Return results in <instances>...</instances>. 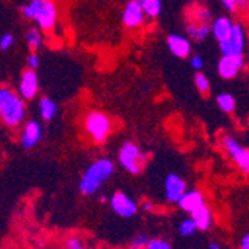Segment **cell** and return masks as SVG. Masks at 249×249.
<instances>
[{
	"label": "cell",
	"instance_id": "cell-5",
	"mask_svg": "<svg viewBox=\"0 0 249 249\" xmlns=\"http://www.w3.org/2000/svg\"><path fill=\"white\" fill-rule=\"evenodd\" d=\"M218 43H219V50L222 55H243L245 47H246V36H245V30L242 24L234 22L229 39L218 42Z\"/></svg>",
	"mask_w": 249,
	"mask_h": 249
},
{
	"label": "cell",
	"instance_id": "cell-33",
	"mask_svg": "<svg viewBox=\"0 0 249 249\" xmlns=\"http://www.w3.org/2000/svg\"><path fill=\"white\" fill-rule=\"evenodd\" d=\"M27 61H29V67H30V69L36 71L37 67H39V57H37V55H36L35 53H32V54L29 55Z\"/></svg>",
	"mask_w": 249,
	"mask_h": 249
},
{
	"label": "cell",
	"instance_id": "cell-11",
	"mask_svg": "<svg viewBox=\"0 0 249 249\" xmlns=\"http://www.w3.org/2000/svg\"><path fill=\"white\" fill-rule=\"evenodd\" d=\"M18 89H19V94L22 96V99L30 100V99L36 97V94L39 91V79H37L36 72L33 69H30V67L21 75Z\"/></svg>",
	"mask_w": 249,
	"mask_h": 249
},
{
	"label": "cell",
	"instance_id": "cell-36",
	"mask_svg": "<svg viewBox=\"0 0 249 249\" xmlns=\"http://www.w3.org/2000/svg\"><path fill=\"white\" fill-rule=\"evenodd\" d=\"M208 249H221V246H219V243H216V242H211L209 246H208Z\"/></svg>",
	"mask_w": 249,
	"mask_h": 249
},
{
	"label": "cell",
	"instance_id": "cell-30",
	"mask_svg": "<svg viewBox=\"0 0 249 249\" xmlns=\"http://www.w3.org/2000/svg\"><path fill=\"white\" fill-rule=\"evenodd\" d=\"M212 14L206 8H197L196 11V21L198 22H211Z\"/></svg>",
	"mask_w": 249,
	"mask_h": 249
},
{
	"label": "cell",
	"instance_id": "cell-21",
	"mask_svg": "<svg viewBox=\"0 0 249 249\" xmlns=\"http://www.w3.org/2000/svg\"><path fill=\"white\" fill-rule=\"evenodd\" d=\"M178 231L182 237H191L193 234H196L198 231V227L193 218H185L184 221H180Z\"/></svg>",
	"mask_w": 249,
	"mask_h": 249
},
{
	"label": "cell",
	"instance_id": "cell-2",
	"mask_svg": "<svg viewBox=\"0 0 249 249\" xmlns=\"http://www.w3.org/2000/svg\"><path fill=\"white\" fill-rule=\"evenodd\" d=\"M26 115V105L22 96L3 87L0 89V117L8 127H18Z\"/></svg>",
	"mask_w": 249,
	"mask_h": 249
},
{
	"label": "cell",
	"instance_id": "cell-4",
	"mask_svg": "<svg viewBox=\"0 0 249 249\" xmlns=\"http://www.w3.org/2000/svg\"><path fill=\"white\" fill-rule=\"evenodd\" d=\"M118 161L120 164L131 175L141 173L145 161H146V154L139 149V146L133 142H125L118 152Z\"/></svg>",
	"mask_w": 249,
	"mask_h": 249
},
{
	"label": "cell",
	"instance_id": "cell-24",
	"mask_svg": "<svg viewBox=\"0 0 249 249\" xmlns=\"http://www.w3.org/2000/svg\"><path fill=\"white\" fill-rule=\"evenodd\" d=\"M26 40H27V45L29 48L36 51L42 47L43 43V39H42V35L37 29H29L27 30V35H26Z\"/></svg>",
	"mask_w": 249,
	"mask_h": 249
},
{
	"label": "cell",
	"instance_id": "cell-20",
	"mask_svg": "<svg viewBox=\"0 0 249 249\" xmlns=\"http://www.w3.org/2000/svg\"><path fill=\"white\" fill-rule=\"evenodd\" d=\"M142 5L145 14L151 18H155L161 12V0H138Z\"/></svg>",
	"mask_w": 249,
	"mask_h": 249
},
{
	"label": "cell",
	"instance_id": "cell-16",
	"mask_svg": "<svg viewBox=\"0 0 249 249\" xmlns=\"http://www.w3.org/2000/svg\"><path fill=\"white\" fill-rule=\"evenodd\" d=\"M234 22L229 17H218L212 22V35L218 42H222L225 39H229L231 29H233Z\"/></svg>",
	"mask_w": 249,
	"mask_h": 249
},
{
	"label": "cell",
	"instance_id": "cell-7",
	"mask_svg": "<svg viewBox=\"0 0 249 249\" xmlns=\"http://www.w3.org/2000/svg\"><path fill=\"white\" fill-rule=\"evenodd\" d=\"M110 208L121 218H131L138 213V203L123 191H117L110 197Z\"/></svg>",
	"mask_w": 249,
	"mask_h": 249
},
{
	"label": "cell",
	"instance_id": "cell-35",
	"mask_svg": "<svg viewBox=\"0 0 249 249\" xmlns=\"http://www.w3.org/2000/svg\"><path fill=\"white\" fill-rule=\"evenodd\" d=\"M142 208L145 209V211H152V208H154V205H152V203L151 201H143V205H142Z\"/></svg>",
	"mask_w": 249,
	"mask_h": 249
},
{
	"label": "cell",
	"instance_id": "cell-10",
	"mask_svg": "<svg viewBox=\"0 0 249 249\" xmlns=\"http://www.w3.org/2000/svg\"><path fill=\"white\" fill-rule=\"evenodd\" d=\"M245 66L243 55H222L218 63V73L224 79L234 78Z\"/></svg>",
	"mask_w": 249,
	"mask_h": 249
},
{
	"label": "cell",
	"instance_id": "cell-8",
	"mask_svg": "<svg viewBox=\"0 0 249 249\" xmlns=\"http://www.w3.org/2000/svg\"><path fill=\"white\" fill-rule=\"evenodd\" d=\"M187 193V182L184 178L176 173H170L164 179V196L170 203H178L184 194Z\"/></svg>",
	"mask_w": 249,
	"mask_h": 249
},
{
	"label": "cell",
	"instance_id": "cell-37",
	"mask_svg": "<svg viewBox=\"0 0 249 249\" xmlns=\"http://www.w3.org/2000/svg\"><path fill=\"white\" fill-rule=\"evenodd\" d=\"M246 6H248V11H249V0H246Z\"/></svg>",
	"mask_w": 249,
	"mask_h": 249
},
{
	"label": "cell",
	"instance_id": "cell-19",
	"mask_svg": "<svg viewBox=\"0 0 249 249\" xmlns=\"http://www.w3.org/2000/svg\"><path fill=\"white\" fill-rule=\"evenodd\" d=\"M39 112H40L42 120L51 121L57 114V105L50 97H43L39 102Z\"/></svg>",
	"mask_w": 249,
	"mask_h": 249
},
{
	"label": "cell",
	"instance_id": "cell-27",
	"mask_svg": "<svg viewBox=\"0 0 249 249\" xmlns=\"http://www.w3.org/2000/svg\"><path fill=\"white\" fill-rule=\"evenodd\" d=\"M64 246H66V249H87V245H85L84 239L79 237V236L67 237L66 242H64Z\"/></svg>",
	"mask_w": 249,
	"mask_h": 249
},
{
	"label": "cell",
	"instance_id": "cell-31",
	"mask_svg": "<svg viewBox=\"0 0 249 249\" xmlns=\"http://www.w3.org/2000/svg\"><path fill=\"white\" fill-rule=\"evenodd\" d=\"M14 45V35L11 33H5L2 37H0V50L2 51H6L9 50Z\"/></svg>",
	"mask_w": 249,
	"mask_h": 249
},
{
	"label": "cell",
	"instance_id": "cell-6",
	"mask_svg": "<svg viewBox=\"0 0 249 249\" xmlns=\"http://www.w3.org/2000/svg\"><path fill=\"white\" fill-rule=\"evenodd\" d=\"M224 148L231 157V160L243 173H249V148H245L233 136H225L222 139Z\"/></svg>",
	"mask_w": 249,
	"mask_h": 249
},
{
	"label": "cell",
	"instance_id": "cell-17",
	"mask_svg": "<svg viewBox=\"0 0 249 249\" xmlns=\"http://www.w3.org/2000/svg\"><path fill=\"white\" fill-rule=\"evenodd\" d=\"M187 33L194 40H205L212 33V24L211 22H190L187 27Z\"/></svg>",
	"mask_w": 249,
	"mask_h": 249
},
{
	"label": "cell",
	"instance_id": "cell-22",
	"mask_svg": "<svg viewBox=\"0 0 249 249\" xmlns=\"http://www.w3.org/2000/svg\"><path fill=\"white\" fill-rule=\"evenodd\" d=\"M43 3H45V0H30L27 5H24V6L21 8V12H22V15H24L26 18L35 19L36 15L39 14V11L42 9Z\"/></svg>",
	"mask_w": 249,
	"mask_h": 249
},
{
	"label": "cell",
	"instance_id": "cell-32",
	"mask_svg": "<svg viewBox=\"0 0 249 249\" xmlns=\"http://www.w3.org/2000/svg\"><path fill=\"white\" fill-rule=\"evenodd\" d=\"M190 63H191V67H193V69L197 71V72H200V71H201V67H203V64H205V61H203V57H201L200 54L193 55V57L190 58Z\"/></svg>",
	"mask_w": 249,
	"mask_h": 249
},
{
	"label": "cell",
	"instance_id": "cell-12",
	"mask_svg": "<svg viewBox=\"0 0 249 249\" xmlns=\"http://www.w3.org/2000/svg\"><path fill=\"white\" fill-rule=\"evenodd\" d=\"M35 21L37 22V26L42 30H45V32L53 30V27L55 26V21H57V6L53 0H45V3H43L42 9L39 11V14L36 15Z\"/></svg>",
	"mask_w": 249,
	"mask_h": 249
},
{
	"label": "cell",
	"instance_id": "cell-28",
	"mask_svg": "<svg viewBox=\"0 0 249 249\" xmlns=\"http://www.w3.org/2000/svg\"><path fill=\"white\" fill-rule=\"evenodd\" d=\"M221 3L229 12H236L237 8H243L246 5V0H221Z\"/></svg>",
	"mask_w": 249,
	"mask_h": 249
},
{
	"label": "cell",
	"instance_id": "cell-25",
	"mask_svg": "<svg viewBox=\"0 0 249 249\" xmlns=\"http://www.w3.org/2000/svg\"><path fill=\"white\" fill-rule=\"evenodd\" d=\"M151 242V237L145 233H139L136 234L131 240H130V245H128V249H146V246L149 245Z\"/></svg>",
	"mask_w": 249,
	"mask_h": 249
},
{
	"label": "cell",
	"instance_id": "cell-29",
	"mask_svg": "<svg viewBox=\"0 0 249 249\" xmlns=\"http://www.w3.org/2000/svg\"><path fill=\"white\" fill-rule=\"evenodd\" d=\"M146 249H172V246H170V243L166 239L157 237V239H151V242L146 246Z\"/></svg>",
	"mask_w": 249,
	"mask_h": 249
},
{
	"label": "cell",
	"instance_id": "cell-34",
	"mask_svg": "<svg viewBox=\"0 0 249 249\" xmlns=\"http://www.w3.org/2000/svg\"><path fill=\"white\" fill-rule=\"evenodd\" d=\"M240 249H249V233L240 239Z\"/></svg>",
	"mask_w": 249,
	"mask_h": 249
},
{
	"label": "cell",
	"instance_id": "cell-15",
	"mask_svg": "<svg viewBox=\"0 0 249 249\" xmlns=\"http://www.w3.org/2000/svg\"><path fill=\"white\" fill-rule=\"evenodd\" d=\"M167 47L170 53L179 58H187L191 53V42L180 35H170L167 37Z\"/></svg>",
	"mask_w": 249,
	"mask_h": 249
},
{
	"label": "cell",
	"instance_id": "cell-18",
	"mask_svg": "<svg viewBox=\"0 0 249 249\" xmlns=\"http://www.w3.org/2000/svg\"><path fill=\"white\" fill-rule=\"evenodd\" d=\"M191 218L196 221L197 224V227L200 231H206L211 229V225L213 224V216H212V212L211 209L205 205V206H201L200 209H197L196 212L191 213Z\"/></svg>",
	"mask_w": 249,
	"mask_h": 249
},
{
	"label": "cell",
	"instance_id": "cell-1",
	"mask_svg": "<svg viewBox=\"0 0 249 249\" xmlns=\"http://www.w3.org/2000/svg\"><path fill=\"white\" fill-rule=\"evenodd\" d=\"M114 172H115L114 161L109 160V158H99V160L89 164L84 172L79 182V191L84 196H94L112 178Z\"/></svg>",
	"mask_w": 249,
	"mask_h": 249
},
{
	"label": "cell",
	"instance_id": "cell-3",
	"mask_svg": "<svg viewBox=\"0 0 249 249\" xmlns=\"http://www.w3.org/2000/svg\"><path fill=\"white\" fill-rule=\"evenodd\" d=\"M85 130L88 136L91 138L96 143H103L112 131V123L110 118L99 110L88 112L85 120H84Z\"/></svg>",
	"mask_w": 249,
	"mask_h": 249
},
{
	"label": "cell",
	"instance_id": "cell-26",
	"mask_svg": "<svg viewBox=\"0 0 249 249\" xmlns=\"http://www.w3.org/2000/svg\"><path fill=\"white\" fill-rule=\"evenodd\" d=\"M194 84H196V88L198 89L200 94H208L209 89H211V84H209V79L203 75V73H196L194 76Z\"/></svg>",
	"mask_w": 249,
	"mask_h": 249
},
{
	"label": "cell",
	"instance_id": "cell-23",
	"mask_svg": "<svg viewBox=\"0 0 249 249\" xmlns=\"http://www.w3.org/2000/svg\"><path fill=\"white\" fill-rule=\"evenodd\" d=\"M216 103H218L219 109L224 110V112H233L234 107H236V100L229 93H221V94H218L216 96Z\"/></svg>",
	"mask_w": 249,
	"mask_h": 249
},
{
	"label": "cell",
	"instance_id": "cell-9",
	"mask_svg": "<svg viewBox=\"0 0 249 249\" xmlns=\"http://www.w3.org/2000/svg\"><path fill=\"white\" fill-rule=\"evenodd\" d=\"M145 11L138 0H130L123 11V22L128 29H138L145 21Z\"/></svg>",
	"mask_w": 249,
	"mask_h": 249
},
{
	"label": "cell",
	"instance_id": "cell-13",
	"mask_svg": "<svg viewBox=\"0 0 249 249\" xmlns=\"http://www.w3.org/2000/svg\"><path fill=\"white\" fill-rule=\"evenodd\" d=\"M206 201H205V196H203L201 191L198 190H191V191H187L180 200L178 201V206L182 209L184 212L187 213H193L196 212L197 209H200L201 206H205Z\"/></svg>",
	"mask_w": 249,
	"mask_h": 249
},
{
	"label": "cell",
	"instance_id": "cell-14",
	"mask_svg": "<svg viewBox=\"0 0 249 249\" xmlns=\"http://www.w3.org/2000/svg\"><path fill=\"white\" fill-rule=\"evenodd\" d=\"M40 136H42V128H40L39 123L29 121L24 125V128H22V134H21L19 143H21V146L24 148V149H32L40 141Z\"/></svg>",
	"mask_w": 249,
	"mask_h": 249
}]
</instances>
